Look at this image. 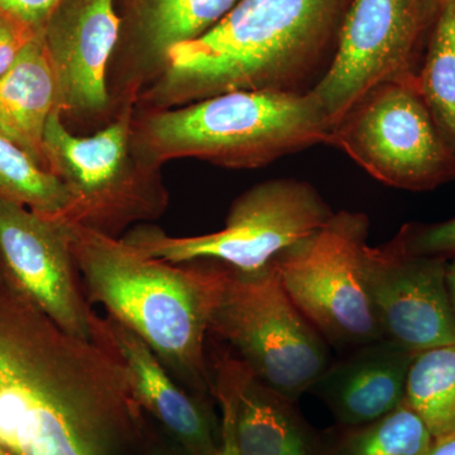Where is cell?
I'll return each mask as SVG.
<instances>
[{"instance_id":"obj_1","label":"cell","mask_w":455,"mask_h":455,"mask_svg":"<svg viewBox=\"0 0 455 455\" xmlns=\"http://www.w3.org/2000/svg\"><path fill=\"white\" fill-rule=\"evenodd\" d=\"M140 414L118 355L66 333L0 267V444L12 455H113Z\"/></svg>"},{"instance_id":"obj_2","label":"cell","mask_w":455,"mask_h":455,"mask_svg":"<svg viewBox=\"0 0 455 455\" xmlns=\"http://www.w3.org/2000/svg\"><path fill=\"white\" fill-rule=\"evenodd\" d=\"M350 0H241L196 40L167 53L140 112L232 92L305 94L328 73Z\"/></svg>"},{"instance_id":"obj_3","label":"cell","mask_w":455,"mask_h":455,"mask_svg":"<svg viewBox=\"0 0 455 455\" xmlns=\"http://www.w3.org/2000/svg\"><path fill=\"white\" fill-rule=\"evenodd\" d=\"M65 224L89 305H101L139 335L188 387L212 394L205 352L211 299L202 260L173 265L123 238Z\"/></svg>"},{"instance_id":"obj_4","label":"cell","mask_w":455,"mask_h":455,"mask_svg":"<svg viewBox=\"0 0 455 455\" xmlns=\"http://www.w3.org/2000/svg\"><path fill=\"white\" fill-rule=\"evenodd\" d=\"M331 124L311 92H232L172 109H134L133 146L163 169L196 158L254 170L311 147L328 145Z\"/></svg>"},{"instance_id":"obj_5","label":"cell","mask_w":455,"mask_h":455,"mask_svg":"<svg viewBox=\"0 0 455 455\" xmlns=\"http://www.w3.org/2000/svg\"><path fill=\"white\" fill-rule=\"evenodd\" d=\"M202 262L211 299L209 334L232 347L263 385L295 403L331 364L328 343L284 291L271 263L239 271Z\"/></svg>"},{"instance_id":"obj_6","label":"cell","mask_w":455,"mask_h":455,"mask_svg":"<svg viewBox=\"0 0 455 455\" xmlns=\"http://www.w3.org/2000/svg\"><path fill=\"white\" fill-rule=\"evenodd\" d=\"M134 109L132 101L123 104L90 136L75 134L57 110L51 114L44 163L68 194L59 220L122 238L133 224L158 220L169 208L163 169L145 163L134 149Z\"/></svg>"},{"instance_id":"obj_7","label":"cell","mask_w":455,"mask_h":455,"mask_svg":"<svg viewBox=\"0 0 455 455\" xmlns=\"http://www.w3.org/2000/svg\"><path fill=\"white\" fill-rule=\"evenodd\" d=\"M333 214L309 182L271 179L236 197L226 227L218 232L172 236L146 224L128 230L122 238L146 256L173 265L215 260L239 271H257L315 235Z\"/></svg>"},{"instance_id":"obj_8","label":"cell","mask_w":455,"mask_h":455,"mask_svg":"<svg viewBox=\"0 0 455 455\" xmlns=\"http://www.w3.org/2000/svg\"><path fill=\"white\" fill-rule=\"evenodd\" d=\"M368 232L363 212H334L319 232L271 262L302 315L339 348L382 339L363 278Z\"/></svg>"},{"instance_id":"obj_9","label":"cell","mask_w":455,"mask_h":455,"mask_svg":"<svg viewBox=\"0 0 455 455\" xmlns=\"http://www.w3.org/2000/svg\"><path fill=\"white\" fill-rule=\"evenodd\" d=\"M328 145L387 187L418 193L455 181V156L418 84L386 83L371 89L331 127Z\"/></svg>"},{"instance_id":"obj_10","label":"cell","mask_w":455,"mask_h":455,"mask_svg":"<svg viewBox=\"0 0 455 455\" xmlns=\"http://www.w3.org/2000/svg\"><path fill=\"white\" fill-rule=\"evenodd\" d=\"M439 0H350L333 62L311 94L331 127L371 89L418 84Z\"/></svg>"},{"instance_id":"obj_11","label":"cell","mask_w":455,"mask_h":455,"mask_svg":"<svg viewBox=\"0 0 455 455\" xmlns=\"http://www.w3.org/2000/svg\"><path fill=\"white\" fill-rule=\"evenodd\" d=\"M445 257L410 252L398 236L367 245L363 278L382 339L419 355L455 343Z\"/></svg>"},{"instance_id":"obj_12","label":"cell","mask_w":455,"mask_h":455,"mask_svg":"<svg viewBox=\"0 0 455 455\" xmlns=\"http://www.w3.org/2000/svg\"><path fill=\"white\" fill-rule=\"evenodd\" d=\"M121 27L116 0H62L50 17L42 36L66 125L103 128L116 116L108 74Z\"/></svg>"},{"instance_id":"obj_13","label":"cell","mask_w":455,"mask_h":455,"mask_svg":"<svg viewBox=\"0 0 455 455\" xmlns=\"http://www.w3.org/2000/svg\"><path fill=\"white\" fill-rule=\"evenodd\" d=\"M0 267L62 331L92 339L95 314L64 221L0 199Z\"/></svg>"},{"instance_id":"obj_14","label":"cell","mask_w":455,"mask_h":455,"mask_svg":"<svg viewBox=\"0 0 455 455\" xmlns=\"http://www.w3.org/2000/svg\"><path fill=\"white\" fill-rule=\"evenodd\" d=\"M241 0H133V36L114 51L108 86L114 109L136 104L163 73L167 53L196 40L220 23Z\"/></svg>"},{"instance_id":"obj_15","label":"cell","mask_w":455,"mask_h":455,"mask_svg":"<svg viewBox=\"0 0 455 455\" xmlns=\"http://www.w3.org/2000/svg\"><path fill=\"white\" fill-rule=\"evenodd\" d=\"M415 355L385 339L363 344L329 364L310 391L343 427L373 423L405 403Z\"/></svg>"},{"instance_id":"obj_16","label":"cell","mask_w":455,"mask_h":455,"mask_svg":"<svg viewBox=\"0 0 455 455\" xmlns=\"http://www.w3.org/2000/svg\"><path fill=\"white\" fill-rule=\"evenodd\" d=\"M92 337L100 338L130 373L140 409L154 415L191 455L214 454L217 442L203 407L172 377L139 335L113 316L95 314Z\"/></svg>"},{"instance_id":"obj_17","label":"cell","mask_w":455,"mask_h":455,"mask_svg":"<svg viewBox=\"0 0 455 455\" xmlns=\"http://www.w3.org/2000/svg\"><path fill=\"white\" fill-rule=\"evenodd\" d=\"M42 33L26 44L8 73L0 77V133L46 169L44 130L56 110L57 97Z\"/></svg>"},{"instance_id":"obj_18","label":"cell","mask_w":455,"mask_h":455,"mask_svg":"<svg viewBox=\"0 0 455 455\" xmlns=\"http://www.w3.org/2000/svg\"><path fill=\"white\" fill-rule=\"evenodd\" d=\"M235 427L242 455H323L293 401L259 381L247 367L236 396Z\"/></svg>"},{"instance_id":"obj_19","label":"cell","mask_w":455,"mask_h":455,"mask_svg":"<svg viewBox=\"0 0 455 455\" xmlns=\"http://www.w3.org/2000/svg\"><path fill=\"white\" fill-rule=\"evenodd\" d=\"M418 89L455 156V0L439 9L419 71Z\"/></svg>"},{"instance_id":"obj_20","label":"cell","mask_w":455,"mask_h":455,"mask_svg":"<svg viewBox=\"0 0 455 455\" xmlns=\"http://www.w3.org/2000/svg\"><path fill=\"white\" fill-rule=\"evenodd\" d=\"M405 403L434 440L455 433V343L415 355L407 376Z\"/></svg>"},{"instance_id":"obj_21","label":"cell","mask_w":455,"mask_h":455,"mask_svg":"<svg viewBox=\"0 0 455 455\" xmlns=\"http://www.w3.org/2000/svg\"><path fill=\"white\" fill-rule=\"evenodd\" d=\"M434 438L406 403L373 423L347 430L323 455H421Z\"/></svg>"},{"instance_id":"obj_22","label":"cell","mask_w":455,"mask_h":455,"mask_svg":"<svg viewBox=\"0 0 455 455\" xmlns=\"http://www.w3.org/2000/svg\"><path fill=\"white\" fill-rule=\"evenodd\" d=\"M0 199L57 218L68 208V194L53 173L0 133Z\"/></svg>"},{"instance_id":"obj_23","label":"cell","mask_w":455,"mask_h":455,"mask_svg":"<svg viewBox=\"0 0 455 455\" xmlns=\"http://www.w3.org/2000/svg\"><path fill=\"white\" fill-rule=\"evenodd\" d=\"M245 371L247 366L243 362L229 353L221 355L217 359L212 395L217 397L220 405L221 425L220 442H217L212 455H242L236 443L235 416L236 396Z\"/></svg>"},{"instance_id":"obj_24","label":"cell","mask_w":455,"mask_h":455,"mask_svg":"<svg viewBox=\"0 0 455 455\" xmlns=\"http://www.w3.org/2000/svg\"><path fill=\"white\" fill-rule=\"evenodd\" d=\"M412 253L451 259L455 256V217L434 224H406L397 233Z\"/></svg>"},{"instance_id":"obj_25","label":"cell","mask_w":455,"mask_h":455,"mask_svg":"<svg viewBox=\"0 0 455 455\" xmlns=\"http://www.w3.org/2000/svg\"><path fill=\"white\" fill-rule=\"evenodd\" d=\"M61 2L62 0H0V14L35 35H41Z\"/></svg>"},{"instance_id":"obj_26","label":"cell","mask_w":455,"mask_h":455,"mask_svg":"<svg viewBox=\"0 0 455 455\" xmlns=\"http://www.w3.org/2000/svg\"><path fill=\"white\" fill-rule=\"evenodd\" d=\"M35 33L0 14V77L8 73Z\"/></svg>"},{"instance_id":"obj_27","label":"cell","mask_w":455,"mask_h":455,"mask_svg":"<svg viewBox=\"0 0 455 455\" xmlns=\"http://www.w3.org/2000/svg\"><path fill=\"white\" fill-rule=\"evenodd\" d=\"M421 455H455V433L445 438L434 440L429 449Z\"/></svg>"},{"instance_id":"obj_28","label":"cell","mask_w":455,"mask_h":455,"mask_svg":"<svg viewBox=\"0 0 455 455\" xmlns=\"http://www.w3.org/2000/svg\"><path fill=\"white\" fill-rule=\"evenodd\" d=\"M447 283L449 295H451V305H453L455 313V256L448 259Z\"/></svg>"},{"instance_id":"obj_29","label":"cell","mask_w":455,"mask_h":455,"mask_svg":"<svg viewBox=\"0 0 455 455\" xmlns=\"http://www.w3.org/2000/svg\"><path fill=\"white\" fill-rule=\"evenodd\" d=\"M0 455H12V454L9 453L7 449H5L4 447H3L2 444H0Z\"/></svg>"},{"instance_id":"obj_30","label":"cell","mask_w":455,"mask_h":455,"mask_svg":"<svg viewBox=\"0 0 455 455\" xmlns=\"http://www.w3.org/2000/svg\"><path fill=\"white\" fill-rule=\"evenodd\" d=\"M448 2H451V0H439L440 5L445 4Z\"/></svg>"}]
</instances>
